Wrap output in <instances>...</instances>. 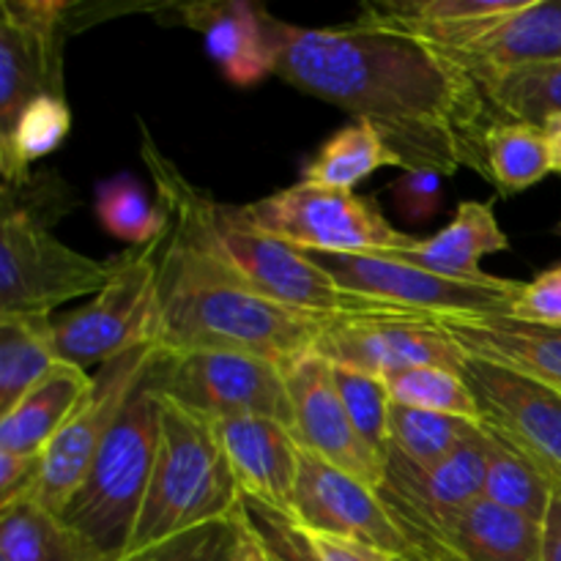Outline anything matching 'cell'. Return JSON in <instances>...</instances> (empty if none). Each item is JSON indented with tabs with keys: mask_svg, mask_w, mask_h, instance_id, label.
<instances>
[{
	"mask_svg": "<svg viewBox=\"0 0 561 561\" xmlns=\"http://www.w3.org/2000/svg\"><path fill=\"white\" fill-rule=\"evenodd\" d=\"M277 75L301 93L367 121L405 170L485 175L499 124L480 80L416 38L348 27H299L266 16Z\"/></svg>",
	"mask_w": 561,
	"mask_h": 561,
	"instance_id": "1",
	"label": "cell"
},
{
	"mask_svg": "<svg viewBox=\"0 0 561 561\" xmlns=\"http://www.w3.org/2000/svg\"><path fill=\"white\" fill-rule=\"evenodd\" d=\"M327 316L294 310L247 288L190 233L170 225L159 257V354H244L288 367L310 354Z\"/></svg>",
	"mask_w": 561,
	"mask_h": 561,
	"instance_id": "2",
	"label": "cell"
},
{
	"mask_svg": "<svg viewBox=\"0 0 561 561\" xmlns=\"http://www.w3.org/2000/svg\"><path fill=\"white\" fill-rule=\"evenodd\" d=\"M142 159L157 184L159 206L170 214V225L206 247L247 288L277 305L327 318L365 305L340 290L310 252L257 228L244 206L217 203L190 184L148 131H142Z\"/></svg>",
	"mask_w": 561,
	"mask_h": 561,
	"instance_id": "3",
	"label": "cell"
},
{
	"mask_svg": "<svg viewBox=\"0 0 561 561\" xmlns=\"http://www.w3.org/2000/svg\"><path fill=\"white\" fill-rule=\"evenodd\" d=\"M153 398L159 405L157 453L126 553L230 520L244 502L217 422L162 394Z\"/></svg>",
	"mask_w": 561,
	"mask_h": 561,
	"instance_id": "4",
	"label": "cell"
},
{
	"mask_svg": "<svg viewBox=\"0 0 561 561\" xmlns=\"http://www.w3.org/2000/svg\"><path fill=\"white\" fill-rule=\"evenodd\" d=\"M159 438V405L140 383L93 458L85 480L58 515L93 561H121L151 480Z\"/></svg>",
	"mask_w": 561,
	"mask_h": 561,
	"instance_id": "5",
	"label": "cell"
},
{
	"mask_svg": "<svg viewBox=\"0 0 561 561\" xmlns=\"http://www.w3.org/2000/svg\"><path fill=\"white\" fill-rule=\"evenodd\" d=\"M14 195L3 190L0 316H49L66 301L96 296L113 277V261L66 247L49 230L53 219Z\"/></svg>",
	"mask_w": 561,
	"mask_h": 561,
	"instance_id": "6",
	"label": "cell"
},
{
	"mask_svg": "<svg viewBox=\"0 0 561 561\" xmlns=\"http://www.w3.org/2000/svg\"><path fill=\"white\" fill-rule=\"evenodd\" d=\"M340 290L373 305L425 312L436 318L513 316L524 283L485 274L453 279L387 255H327L310 252Z\"/></svg>",
	"mask_w": 561,
	"mask_h": 561,
	"instance_id": "7",
	"label": "cell"
},
{
	"mask_svg": "<svg viewBox=\"0 0 561 561\" xmlns=\"http://www.w3.org/2000/svg\"><path fill=\"white\" fill-rule=\"evenodd\" d=\"M164 241L129 247L113 257V277L85 307L53 321L64 359L75 365H107L129 351L153 345L157 277Z\"/></svg>",
	"mask_w": 561,
	"mask_h": 561,
	"instance_id": "8",
	"label": "cell"
},
{
	"mask_svg": "<svg viewBox=\"0 0 561 561\" xmlns=\"http://www.w3.org/2000/svg\"><path fill=\"white\" fill-rule=\"evenodd\" d=\"M244 208L257 228L305 252L383 255L416 241L414 236L392 228L376 201L307 181Z\"/></svg>",
	"mask_w": 561,
	"mask_h": 561,
	"instance_id": "9",
	"label": "cell"
},
{
	"mask_svg": "<svg viewBox=\"0 0 561 561\" xmlns=\"http://www.w3.org/2000/svg\"><path fill=\"white\" fill-rule=\"evenodd\" d=\"M142 387L214 422L263 416L294 427L283 367L244 354H159Z\"/></svg>",
	"mask_w": 561,
	"mask_h": 561,
	"instance_id": "10",
	"label": "cell"
},
{
	"mask_svg": "<svg viewBox=\"0 0 561 561\" xmlns=\"http://www.w3.org/2000/svg\"><path fill=\"white\" fill-rule=\"evenodd\" d=\"M312 354L334 367H351L378 378L427 365L460 373L466 362V354L444 332L436 316L373 301L329 316L312 345Z\"/></svg>",
	"mask_w": 561,
	"mask_h": 561,
	"instance_id": "11",
	"label": "cell"
},
{
	"mask_svg": "<svg viewBox=\"0 0 561 561\" xmlns=\"http://www.w3.org/2000/svg\"><path fill=\"white\" fill-rule=\"evenodd\" d=\"M157 345H142L118 359L107 362L93 373V383L69 416L64 431L55 436L42 460V477L33 491V499L47 513L60 515L77 488L85 480L93 458L107 442L110 431L129 405L131 394L140 389L142 378L157 362Z\"/></svg>",
	"mask_w": 561,
	"mask_h": 561,
	"instance_id": "12",
	"label": "cell"
},
{
	"mask_svg": "<svg viewBox=\"0 0 561 561\" xmlns=\"http://www.w3.org/2000/svg\"><path fill=\"white\" fill-rule=\"evenodd\" d=\"M460 373L474 389L482 425L507 438L561 488V392L477 356H466Z\"/></svg>",
	"mask_w": 561,
	"mask_h": 561,
	"instance_id": "13",
	"label": "cell"
},
{
	"mask_svg": "<svg viewBox=\"0 0 561 561\" xmlns=\"http://www.w3.org/2000/svg\"><path fill=\"white\" fill-rule=\"evenodd\" d=\"M290 518L307 535L362 542L392 561L409 559L411 553L409 542L378 499V491L305 449L299 453V480Z\"/></svg>",
	"mask_w": 561,
	"mask_h": 561,
	"instance_id": "14",
	"label": "cell"
},
{
	"mask_svg": "<svg viewBox=\"0 0 561 561\" xmlns=\"http://www.w3.org/2000/svg\"><path fill=\"white\" fill-rule=\"evenodd\" d=\"M389 515L411 548L400 561H542V524L488 499L436 520Z\"/></svg>",
	"mask_w": 561,
	"mask_h": 561,
	"instance_id": "15",
	"label": "cell"
},
{
	"mask_svg": "<svg viewBox=\"0 0 561 561\" xmlns=\"http://www.w3.org/2000/svg\"><path fill=\"white\" fill-rule=\"evenodd\" d=\"M0 137L9 135L33 99L64 96L60 25L66 3L3 0L0 3Z\"/></svg>",
	"mask_w": 561,
	"mask_h": 561,
	"instance_id": "16",
	"label": "cell"
},
{
	"mask_svg": "<svg viewBox=\"0 0 561 561\" xmlns=\"http://www.w3.org/2000/svg\"><path fill=\"white\" fill-rule=\"evenodd\" d=\"M290 405H294L296 444L305 453L327 460L334 469L356 477L367 488L378 491L383 482L387 463L370 453L356 427L351 425L343 409L337 387H334L332 365L318 354H305L285 367Z\"/></svg>",
	"mask_w": 561,
	"mask_h": 561,
	"instance_id": "17",
	"label": "cell"
},
{
	"mask_svg": "<svg viewBox=\"0 0 561 561\" xmlns=\"http://www.w3.org/2000/svg\"><path fill=\"white\" fill-rule=\"evenodd\" d=\"M485 480V427L460 449L436 463H414L394 449L387 455L378 499L394 515L416 520H436L482 499Z\"/></svg>",
	"mask_w": 561,
	"mask_h": 561,
	"instance_id": "18",
	"label": "cell"
},
{
	"mask_svg": "<svg viewBox=\"0 0 561 561\" xmlns=\"http://www.w3.org/2000/svg\"><path fill=\"white\" fill-rule=\"evenodd\" d=\"M442 55L477 80L561 60V0H526L520 9L482 22L460 47Z\"/></svg>",
	"mask_w": 561,
	"mask_h": 561,
	"instance_id": "19",
	"label": "cell"
},
{
	"mask_svg": "<svg viewBox=\"0 0 561 561\" xmlns=\"http://www.w3.org/2000/svg\"><path fill=\"white\" fill-rule=\"evenodd\" d=\"M217 433L241 496L283 515H294L301 447L290 427L263 416H241L217 422Z\"/></svg>",
	"mask_w": 561,
	"mask_h": 561,
	"instance_id": "20",
	"label": "cell"
},
{
	"mask_svg": "<svg viewBox=\"0 0 561 561\" xmlns=\"http://www.w3.org/2000/svg\"><path fill=\"white\" fill-rule=\"evenodd\" d=\"M181 25L192 27L206 42V53L239 88H252L268 75H277L272 36L261 5L230 0V3H190L179 9Z\"/></svg>",
	"mask_w": 561,
	"mask_h": 561,
	"instance_id": "21",
	"label": "cell"
},
{
	"mask_svg": "<svg viewBox=\"0 0 561 561\" xmlns=\"http://www.w3.org/2000/svg\"><path fill=\"white\" fill-rule=\"evenodd\" d=\"M466 356L510 367L561 392V329L513 316L438 318Z\"/></svg>",
	"mask_w": 561,
	"mask_h": 561,
	"instance_id": "22",
	"label": "cell"
},
{
	"mask_svg": "<svg viewBox=\"0 0 561 561\" xmlns=\"http://www.w3.org/2000/svg\"><path fill=\"white\" fill-rule=\"evenodd\" d=\"M510 247L507 233L499 228L493 201H466L455 211L453 222L438 230L431 239H416L403 250L383 252L387 257L414 263L425 272L442 274L453 279H480L485 272L480 261L493 252H504Z\"/></svg>",
	"mask_w": 561,
	"mask_h": 561,
	"instance_id": "23",
	"label": "cell"
},
{
	"mask_svg": "<svg viewBox=\"0 0 561 561\" xmlns=\"http://www.w3.org/2000/svg\"><path fill=\"white\" fill-rule=\"evenodd\" d=\"M93 376L75 362H60L14 409L0 416V449L42 458L91 389Z\"/></svg>",
	"mask_w": 561,
	"mask_h": 561,
	"instance_id": "24",
	"label": "cell"
},
{
	"mask_svg": "<svg viewBox=\"0 0 561 561\" xmlns=\"http://www.w3.org/2000/svg\"><path fill=\"white\" fill-rule=\"evenodd\" d=\"M66 362L49 316H0V416Z\"/></svg>",
	"mask_w": 561,
	"mask_h": 561,
	"instance_id": "25",
	"label": "cell"
},
{
	"mask_svg": "<svg viewBox=\"0 0 561 561\" xmlns=\"http://www.w3.org/2000/svg\"><path fill=\"white\" fill-rule=\"evenodd\" d=\"M381 168H403V164L367 121H351L301 168V181L327 190L354 192L359 181Z\"/></svg>",
	"mask_w": 561,
	"mask_h": 561,
	"instance_id": "26",
	"label": "cell"
},
{
	"mask_svg": "<svg viewBox=\"0 0 561 561\" xmlns=\"http://www.w3.org/2000/svg\"><path fill=\"white\" fill-rule=\"evenodd\" d=\"M482 499L510 510V513H518L524 518L542 524L548 507H551L553 482L518 447H513L507 438H502L491 427H485V480H482Z\"/></svg>",
	"mask_w": 561,
	"mask_h": 561,
	"instance_id": "27",
	"label": "cell"
},
{
	"mask_svg": "<svg viewBox=\"0 0 561 561\" xmlns=\"http://www.w3.org/2000/svg\"><path fill=\"white\" fill-rule=\"evenodd\" d=\"M0 561H93L58 515L33 496L0 513Z\"/></svg>",
	"mask_w": 561,
	"mask_h": 561,
	"instance_id": "28",
	"label": "cell"
},
{
	"mask_svg": "<svg viewBox=\"0 0 561 561\" xmlns=\"http://www.w3.org/2000/svg\"><path fill=\"white\" fill-rule=\"evenodd\" d=\"M499 124L546 126L561 115V60L524 66L480 80Z\"/></svg>",
	"mask_w": 561,
	"mask_h": 561,
	"instance_id": "29",
	"label": "cell"
},
{
	"mask_svg": "<svg viewBox=\"0 0 561 561\" xmlns=\"http://www.w3.org/2000/svg\"><path fill=\"white\" fill-rule=\"evenodd\" d=\"M553 173L551 146L540 126L496 124L485 135V179L513 197Z\"/></svg>",
	"mask_w": 561,
	"mask_h": 561,
	"instance_id": "30",
	"label": "cell"
},
{
	"mask_svg": "<svg viewBox=\"0 0 561 561\" xmlns=\"http://www.w3.org/2000/svg\"><path fill=\"white\" fill-rule=\"evenodd\" d=\"M71 129V113L64 96L33 99L20 113L9 135L0 137V173L3 184L22 186L27 184V170L36 159L53 153L66 140Z\"/></svg>",
	"mask_w": 561,
	"mask_h": 561,
	"instance_id": "31",
	"label": "cell"
},
{
	"mask_svg": "<svg viewBox=\"0 0 561 561\" xmlns=\"http://www.w3.org/2000/svg\"><path fill=\"white\" fill-rule=\"evenodd\" d=\"M392 403L409 409L433 411V414L458 416V420L482 425V411L477 403L474 389L463 378V373L449 367H411V370L389 373L381 378Z\"/></svg>",
	"mask_w": 561,
	"mask_h": 561,
	"instance_id": "32",
	"label": "cell"
},
{
	"mask_svg": "<svg viewBox=\"0 0 561 561\" xmlns=\"http://www.w3.org/2000/svg\"><path fill=\"white\" fill-rule=\"evenodd\" d=\"M477 431H480L477 422L458 420V416L433 414L400 403H392L389 409V449L414 463H436L447 458Z\"/></svg>",
	"mask_w": 561,
	"mask_h": 561,
	"instance_id": "33",
	"label": "cell"
},
{
	"mask_svg": "<svg viewBox=\"0 0 561 561\" xmlns=\"http://www.w3.org/2000/svg\"><path fill=\"white\" fill-rule=\"evenodd\" d=\"M96 217L110 236L131 247H148L170 236V214L162 206H153L129 175L99 184Z\"/></svg>",
	"mask_w": 561,
	"mask_h": 561,
	"instance_id": "34",
	"label": "cell"
},
{
	"mask_svg": "<svg viewBox=\"0 0 561 561\" xmlns=\"http://www.w3.org/2000/svg\"><path fill=\"white\" fill-rule=\"evenodd\" d=\"M332 376L351 425L356 427L362 442L370 447V453L376 455L378 460L387 463L389 409H392V398H389L383 381L378 376H370V373H359V370H351V367H334V365H332Z\"/></svg>",
	"mask_w": 561,
	"mask_h": 561,
	"instance_id": "35",
	"label": "cell"
},
{
	"mask_svg": "<svg viewBox=\"0 0 561 561\" xmlns=\"http://www.w3.org/2000/svg\"><path fill=\"white\" fill-rule=\"evenodd\" d=\"M236 520H239V513L230 520H219V524H208L186 531V535L170 537V540L157 542L146 551L126 553L121 561H233Z\"/></svg>",
	"mask_w": 561,
	"mask_h": 561,
	"instance_id": "36",
	"label": "cell"
},
{
	"mask_svg": "<svg viewBox=\"0 0 561 561\" xmlns=\"http://www.w3.org/2000/svg\"><path fill=\"white\" fill-rule=\"evenodd\" d=\"M244 507H247V513H250L255 529L261 531L263 542H266L274 559L277 561H316L310 542H307V535L299 529V524H296L290 515L277 513V510H268L266 504L252 502V499H244Z\"/></svg>",
	"mask_w": 561,
	"mask_h": 561,
	"instance_id": "37",
	"label": "cell"
},
{
	"mask_svg": "<svg viewBox=\"0 0 561 561\" xmlns=\"http://www.w3.org/2000/svg\"><path fill=\"white\" fill-rule=\"evenodd\" d=\"M394 206L409 222H427L444 203V175L436 170H405L392 186Z\"/></svg>",
	"mask_w": 561,
	"mask_h": 561,
	"instance_id": "38",
	"label": "cell"
},
{
	"mask_svg": "<svg viewBox=\"0 0 561 561\" xmlns=\"http://www.w3.org/2000/svg\"><path fill=\"white\" fill-rule=\"evenodd\" d=\"M513 318L561 329V266L548 268V272L537 274L531 283H524L513 307Z\"/></svg>",
	"mask_w": 561,
	"mask_h": 561,
	"instance_id": "39",
	"label": "cell"
},
{
	"mask_svg": "<svg viewBox=\"0 0 561 561\" xmlns=\"http://www.w3.org/2000/svg\"><path fill=\"white\" fill-rule=\"evenodd\" d=\"M42 477V458H25L0 449V513L33 496Z\"/></svg>",
	"mask_w": 561,
	"mask_h": 561,
	"instance_id": "40",
	"label": "cell"
},
{
	"mask_svg": "<svg viewBox=\"0 0 561 561\" xmlns=\"http://www.w3.org/2000/svg\"><path fill=\"white\" fill-rule=\"evenodd\" d=\"M305 531V529H301ZM307 535V531H305ZM307 542L312 548L316 561H392L383 553L373 551V548L362 546V542L343 540V537H329V535H307Z\"/></svg>",
	"mask_w": 561,
	"mask_h": 561,
	"instance_id": "41",
	"label": "cell"
},
{
	"mask_svg": "<svg viewBox=\"0 0 561 561\" xmlns=\"http://www.w3.org/2000/svg\"><path fill=\"white\" fill-rule=\"evenodd\" d=\"M233 561H277L268 551V546L263 542L261 531L252 524L250 513L241 504L239 520H236V548H233Z\"/></svg>",
	"mask_w": 561,
	"mask_h": 561,
	"instance_id": "42",
	"label": "cell"
},
{
	"mask_svg": "<svg viewBox=\"0 0 561 561\" xmlns=\"http://www.w3.org/2000/svg\"><path fill=\"white\" fill-rule=\"evenodd\" d=\"M542 561H561V488H553L551 507L542 520Z\"/></svg>",
	"mask_w": 561,
	"mask_h": 561,
	"instance_id": "43",
	"label": "cell"
},
{
	"mask_svg": "<svg viewBox=\"0 0 561 561\" xmlns=\"http://www.w3.org/2000/svg\"><path fill=\"white\" fill-rule=\"evenodd\" d=\"M542 131L548 135V146H551V164H553V173L561 175V115L559 118H551Z\"/></svg>",
	"mask_w": 561,
	"mask_h": 561,
	"instance_id": "44",
	"label": "cell"
}]
</instances>
